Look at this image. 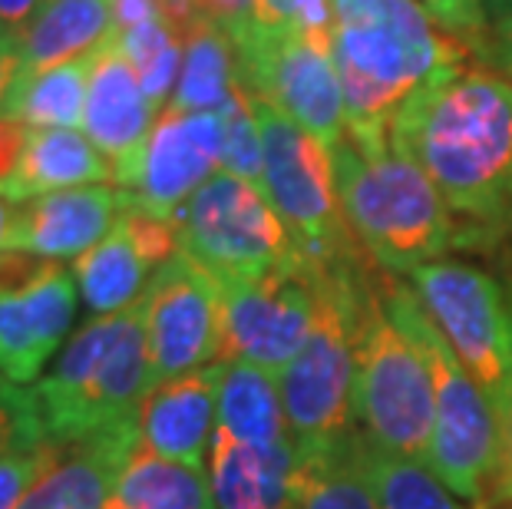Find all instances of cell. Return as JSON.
I'll use <instances>...</instances> for the list:
<instances>
[{"label":"cell","mask_w":512,"mask_h":509,"mask_svg":"<svg viewBox=\"0 0 512 509\" xmlns=\"http://www.w3.org/2000/svg\"><path fill=\"white\" fill-rule=\"evenodd\" d=\"M390 149L417 162L450 212L473 222L463 242L512 232V83L440 70L390 119Z\"/></svg>","instance_id":"obj_1"},{"label":"cell","mask_w":512,"mask_h":509,"mask_svg":"<svg viewBox=\"0 0 512 509\" xmlns=\"http://www.w3.org/2000/svg\"><path fill=\"white\" fill-rule=\"evenodd\" d=\"M347 136L364 153L390 146V119L430 77L460 67L463 50L433 30L413 0H331Z\"/></svg>","instance_id":"obj_2"},{"label":"cell","mask_w":512,"mask_h":509,"mask_svg":"<svg viewBox=\"0 0 512 509\" xmlns=\"http://www.w3.org/2000/svg\"><path fill=\"white\" fill-rule=\"evenodd\" d=\"M34 387L47 443H73L123 420H136L149 377L143 298L116 314H96L60 348L57 364Z\"/></svg>","instance_id":"obj_3"},{"label":"cell","mask_w":512,"mask_h":509,"mask_svg":"<svg viewBox=\"0 0 512 509\" xmlns=\"http://www.w3.org/2000/svg\"><path fill=\"white\" fill-rule=\"evenodd\" d=\"M331 162L347 225L380 268L410 275L460 245L450 205L417 162L390 146L364 153L351 136L331 149Z\"/></svg>","instance_id":"obj_4"},{"label":"cell","mask_w":512,"mask_h":509,"mask_svg":"<svg viewBox=\"0 0 512 509\" xmlns=\"http://www.w3.org/2000/svg\"><path fill=\"white\" fill-rule=\"evenodd\" d=\"M318 268V265H314ZM361 262L318 268V311L298 357L278 374L288 430L298 453H318L347 440L354 427L357 328L370 301Z\"/></svg>","instance_id":"obj_5"},{"label":"cell","mask_w":512,"mask_h":509,"mask_svg":"<svg viewBox=\"0 0 512 509\" xmlns=\"http://www.w3.org/2000/svg\"><path fill=\"white\" fill-rule=\"evenodd\" d=\"M384 305L420 348L433 377V440L427 467L440 476L450 493L463 500H479L503 470V437H499L493 407L486 404L483 391L466 374L427 308L420 305L417 291L390 281Z\"/></svg>","instance_id":"obj_6"},{"label":"cell","mask_w":512,"mask_h":509,"mask_svg":"<svg viewBox=\"0 0 512 509\" xmlns=\"http://www.w3.org/2000/svg\"><path fill=\"white\" fill-rule=\"evenodd\" d=\"M413 291L427 308L466 374L483 391L503 437V470L493 490L512 500V311L496 278L463 262L420 265Z\"/></svg>","instance_id":"obj_7"},{"label":"cell","mask_w":512,"mask_h":509,"mask_svg":"<svg viewBox=\"0 0 512 509\" xmlns=\"http://www.w3.org/2000/svg\"><path fill=\"white\" fill-rule=\"evenodd\" d=\"M255 103L261 126V192L285 222L304 262L318 268L354 265V229L334 182L331 149L268 103Z\"/></svg>","instance_id":"obj_8"},{"label":"cell","mask_w":512,"mask_h":509,"mask_svg":"<svg viewBox=\"0 0 512 509\" xmlns=\"http://www.w3.org/2000/svg\"><path fill=\"white\" fill-rule=\"evenodd\" d=\"M354 417L380 447L400 457L430 460L433 377L420 348L390 318L384 298L370 295L357 328Z\"/></svg>","instance_id":"obj_9"},{"label":"cell","mask_w":512,"mask_h":509,"mask_svg":"<svg viewBox=\"0 0 512 509\" xmlns=\"http://www.w3.org/2000/svg\"><path fill=\"white\" fill-rule=\"evenodd\" d=\"M176 229L182 252L219 281H261L304 262L265 192L228 172L182 205Z\"/></svg>","instance_id":"obj_10"},{"label":"cell","mask_w":512,"mask_h":509,"mask_svg":"<svg viewBox=\"0 0 512 509\" xmlns=\"http://www.w3.org/2000/svg\"><path fill=\"white\" fill-rule=\"evenodd\" d=\"M242 90L294 119L304 133L334 149L347 139V110L337 67L294 27H265L252 20L232 37Z\"/></svg>","instance_id":"obj_11"},{"label":"cell","mask_w":512,"mask_h":509,"mask_svg":"<svg viewBox=\"0 0 512 509\" xmlns=\"http://www.w3.org/2000/svg\"><path fill=\"white\" fill-rule=\"evenodd\" d=\"M222 285V361L281 374L304 348L318 311V268L298 262L261 281Z\"/></svg>","instance_id":"obj_12"},{"label":"cell","mask_w":512,"mask_h":509,"mask_svg":"<svg viewBox=\"0 0 512 509\" xmlns=\"http://www.w3.org/2000/svg\"><path fill=\"white\" fill-rule=\"evenodd\" d=\"M143 314L152 387L222 361V285L192 255L179 252L152 275Z\"/></svg>","instance_id":"obj_13"},{"label":"cell","mask_w":512,"mask_h":509,"mask_svg":"<svg viewBox=\"0 0 512 509\" xmlns=\"http://www.w3.org/2000/svg\"><path fill=\"white\" fill-rule=\"evenodd\" d=\"M225 153V116L222 113H185L166 106L149 133L143 169L133 186V205L162 219L176 212L199 192L222 166Z\"/></svg>","instance_id":"obj_14"},{"label":"cell","mask_w":512,"mask_h":509,"mask_svg":"<svg viewBox=\"0 0 512 509\" xmlns=\"http://www.w3.org/2000/svg\"><path fill=\"white\" fill-rule=\"evenodd\" d=\"M76 278L47 262L20 291L0 288V377L10 384H37L40 371L60 351L76 318Z\"/></svg>","instance_id":"obj_15"},{"label":"cell","mask_w":512,"mask_h":509,"mask_svg":"<svg viewBox=\"0 0 512 509\" xmlns=\"http://www.w3.org/2000/svg\"><path fill=\"white\" fill-rule=\"evenodd\" d=\"M156 116L159 113L152 110L136 70L129 67V60L116 50L110 37L96 50V67L83 110V129L90 136V143L113 166V182L119 189L133 192Z\"/></svg>","instance_id":"obj_16"},{"label":"cell","mask_w":512,"mask_h":509,"mask_svg":"<svg viewBox=\"0 0 512 509\" xmlns=\"http://www.w3.org/2000/svg\"><path fill=\"white\" fill-rule=\"evenodd\" d=\"M133 196L119 186H80L14 205L7 248L47 262L80 258L113 232Z\"/></svg>","instance_id":"obj_17"},{"label":"cell","mask_w":512,"mask_h":509,"mask_svg":"<svg viewBox=\"0 0 512 509\" xmlns=\"http://www.w3.org/2000/svg\"><path fill=\"white\" fill-rule=\"evenodd\" d=\"M225 361L156 384L139 407V443L156 457L205 470L219 427V387Z\"/></svg>","instance_id":"obj_18"},{"label":"cell","mask_w":512,"mask_h":509,"mask_svg":"<svg viewBox=\"0 0 512 509\" xmlns=\"http://www.w3.org/2000/svg\"><path fill=\"white\" fill-rule=\"evenodd\" d=\"M139 447V420L60 443L17 509H110L126 460Z\"/></svg>","instance_id":"obj_19"},{"label":"cell","mask_w":512,"mask_h":509,"mask_svg":"<svg viewBox=\"0 0 512 509\" xmlns=\"http://www.w3.org/2000/svg\"><path fill=\"white\" fill-rule=\"evenodd\" d=\"M209 480L215 509H298L301 460L294 440L252 447L215 427L209 447Z\"/></svg>","instance_id":"obj_20"},{"label":"cell","mask_w":512,"mask_h":509,"mask_svg":"<svg viewBox=\"0 0 512 509\" xmlns=\"http://www.w3.org/2000/svg\"><path fill=\"white\" fill-rule=\"evenodd\" d=\"M80 186H116L113 166L76 129H30L17 169L4 182L10 205Z\"/></svg>","instance_id":"obj_21"},{"label":"cell","mask_w":512,"mask_h":509,"mask_svg":"<svg viewBox=\"0 0 512 509\" xmlns=\"http://www.w3.org/2000/svg\"><path fill=\"white\" fill-rule=\"evenodd\" d=\"M113 37V0H47L24 34V70L90 57Z\"/></svg>","instance_id":"obj_22"},{"label":"cell","mask_w":512,"mask_h":509,"mask_svg":"<svg viewBox=\"0 0 512 509\" xmlns=\"http://www.w3.org/2000/svg\"><path fill=\"white\" fill-rule=\"evenodd\" d=\"M70 272L76 278V288H80L83 305L96 318V314H116L136 305L146 295L152 281L149 275H156V265L143 255V248L129 235L126 222L119 219L103 242H96L90 252L73 258Z\"/></svg>","instance_id":"obj_23"},{"label":"cell","mask_w":512,"mask_h":509,"mask_svg":"<svg viewBox=\"0 0 512 509\" xmlns=\"http://www.w3.org/2000/svg\"><path fill=\"white\" fill-rule=\"evenodd\" d=\"M219 427L252 447H278L291 440L278 377L245 361H225L219 387Z\"/></svg>","instance_id":"obj_24"},{"label":"cell","mask_w":512,"mask_h":509,"mask_svg":"<svg viewBox=\"0 0 512 509\" xmlns=\"http://www.w3.org/2000/svg\"><path fill=\"white\" fill-rule=\"evenodd\" d=\"M96 67V53L40 73H20L0 116L30 129H76L83 123L86 93Z\"/></svg>","instance_id":"obj_25"},{"label":"cell","mask_w":512,"mask_h":509,"mask_svg":"<svg viewBox=\"0 0 512 509\" xmlns=\"http://www.w3.org/2000/svg\"><path fill=\"white\" fill-rule=\"evenodd\" d=\"M182 43V73L169 106L185 113H222L238 86L232 37L212 20L199 17L185 30Z\"/></svg>","instance_id":"obj_26"},{"label":"cell","mask_w":512,"mask_h":509,"mask_svg":"<svg viewBox=\"0 0 512 509\" xmlns=\"http://www.w3.org/2000/svg\"><path fill=\"white\" fill-rule=\"evenodd\" d=\"M116 509H215L209 470L156 457L143 443L126 460L113 490Z\"/></svg>","instance_id":"obj_27"},{"label":"cell","mask_w":512,"mask_h":509,"mask_svg":"<svg viewBox=\"0 0 512 509\" xmlns=\"http://www.w3.org/2000/svg\"><path fill=\"white\" fill-rule=\"evenodd\" d=\"M357 457L374 490L377 509H460L427 463L400 457L357 430Z\"/></svg>","instance_id":"obj_28"},{"label":"cell","mask_w":512,"mask_h":509,"mask_svg":"<svg viewBox=\"0 0 512 509\" xmlns=\"http://www.w3.org/2000/svg\"><path fill=\"white\" fill-rule=\"evenodd\" d=\"M301 493L298 509H377L374 490L357 457V430L337 447L298 453Z\"/></svg>","instance_id":"obj_29"},{"label":"cell","mask_w":512,"mask_h":509,"mask_svg":"<svg viewBox=\"0 0 512 509\" xmlns=\"http://www.w3.org/2000/svg\"><path fill=\"white\" fill-rule=\"evenodd\" d=\"M113 43L129 60V67L136 70L152 110L162 113L169 106L172 93H176V83L182 73V53H185L182 37L172 30L166 17H159L133 30H119V34H113Z\"/></svg>","instance_id":"obj_30"},{"label":"cell","mask_w":512,"mask_h":509,"mask_svg":"<svg viewBox=\"0 0 512 509\" xmlns=\"http://www.w3.org/2000/svg\"><path fill=\"white\" fill-rule=\"evenodd\" d=\"M225 116V153H222V172L235 179H245L261 189V162H265V149H261V126L255 116L252 96L235 86L232 100L222 110Z\"/></svg>","instance_id":"obj_31"},{"label":"cell","mask_w":512,"mask_h":509,"mask_svg":"<svg viewBox=\"0 0 512 509\" xmlns=\"http://www.w3.org/2000/svg\"><path fill=\"white\" fill-rule=\"evenodd\" d=\"M47 443L34 387H20L0 377V460L17 450H34Z\"/></svg>","instance_id":"obj_32"},{"label":"cell","mask_w":512,"mask_h":509,"mask_svg":"<svg viewBox=\"0 0 512 509\" xmlns=\"http://www.w3.org/2000/svg\"><path fill=\"white\" fill-rule=\"evenodd\" d=\"M53 450H57V443H43V447L17 450L0 460V509L20 506L27 490L37 483V476L47 470V463L53 460Z\"/></svg>","instance_id":"obj_33"},{"label":"cell","mask_w":512,"mask_h":509,"mask_svg":"<svg viewBox=\"0 0 512 509\" xmlns=\"http://www.w3.org/2000/svg\"><path fill=\"white\" fill-rule=\"evenodd\" d=\"M423 10H427L430 20H437L446 34L466 40H479L486 27L483 0H423Z\"/></svg>","instance_id":"obj_34"},{"label":"cell","mask_w":512,"mask_h":509,"mask_svg":"<svg viewBox=\"0 0 512 509\" xmlns=\"http://www.w3.org/2000/svg\"><path fill=\"white\" fill-rule=\"evenodd\" d=\"M195 7H199V17L212 20L228 37H235L255 20V0H195Z\"/></svg>","instance_id":"obj_35"},{"label":"cell","mask_w":512,"mask_h":509,"mask_svg":"<svg viewBox=\"0 0 512 509\" xmlns=\"http://www.w3.org/2000/svg\"><path fill=\"white\" fill-rule=\"evenodd\" d=\"M27 133H30V126L0 116V189H4V182L10 179V172L17 169L20 153H24V143H27Z\"/></svg>","instance_id":"obj_36"},{"label":"cell","mask_w":512,"mask_h":509,"mask_svg":"<svg viewBox=\"0 0 512 509\" xmlns=\"http://www.w3.org/2000/svg\"><path fill=\"white\" fill-rule=\"evenodd\" d=\"M24 70V37L0 34V113L7 106V96Z\"/></svg>","instance_id":"obj_37"},{"label":"cell","mask_w":512,"mask_h":509,"mask_svg":"<svg viewBox=\"0 0 512 509\" xmlns=\"http://www.w3.org/2000/svg\"><path fill=\"white\" fill-rule=\"evenodd\" d=\"M47 0H0V34L24 37Z\"/></svg>","instance_id":"obj_38"},{"label":"cell","mask_w":512,"mask_h":509,"mask_svg":"<svg viewBox=\"0 0 512 509\" xmlns=\"http://www.w3.org/2000/svg\"><path fill=\"white\" fill-rule=\"evenodd\" d=\"M162 7L159 0H113V34L119 30H133L149 20H159Z\"/></svg>","instance_id":"obj_39"},{"label":"cell","mask_w":512,"mask_h":509,"mask_svg":"<svg viewBox=\"0 0 512 509\" xmlns=\"http://www.w3.org/2000/svg\"><path fill=\"white\" fill-rule=\"evenodd\" d=\"M483 50H486V57L493 67H499L512 77V14H506L503 20H499L489 43H483Z\"/></svg>","instance_id":"obj_40"},{"label":"cell","mask_w":512,"mask_h":509,"mask_svg":"<svg viewBox=\"0 0 512 509\" xmlns=\"http://www.w3.org/2000/svg\"><path fill=\"white\" fill-rule=\"evenodd\" d=\"M298 0H255V20L265 27H294Z\"/></svg>","instance_id":"obj_41"},{"label":"cell","mask_w":512,"mask_h":509,"mask_svg":"<svg viewBox=\"0 0 512 509\" xmlns=\"http://www.w3.org/2000/svg\"><path fill=\"white\" fill-rule=\"evenodd\" d=\"M159 7H162V17L169 20L179 37H185V30L199 20V7H195V0H159Z\"/></svg>","instance_id":"obj_42"},{"label":"cell","mask_w":512,"mask_h":509,"mask_svg":"<svg viewBox=\"0 0 512 509\" xmlns=\"http://www.w3.org/2000/svg\"><path fill=\"white\" fill-rule=\"evenodd\" d=\"M10 219H14V205L4 199L0 192V252H7V238H10Z\"/></svg>","instance_id":"obj_43"},{"label":"cell","mask_w":512,"mask_h":509,"mask_svg":"<svg viewBox=\"0 0 512 509\" xmlns=\"http://www.w3.org/2000/svg\"><path fill=\"white\" fill-rule=\"evenodd\" d=\"M499 10H506V14H512V0H496Z\"/></svg>","instance_id":"obj_44"},{"label":"cell","mask_w":512,"mask_h":509,"mask_svg":"<svg viewBox=\"0 0 512 509\" xmlns=\"http://www.w3.org/2000/svg\"><path fill=\"white\" fill-rule=\"evenodd\" d=\"M509 311H512V295H509Z\"/></svg>","instance_id":"obj_45"},{"label":"cell","mask_w":512,"mask_h":509,"mask_svg":"<svg viewBox=\"0 0 512 509\" xmlns=\"http://www.w3.org/2000/svg\"><path fill=\"white\" fill-rule=\"evenodd\" d=\"M110 509H116V506H110Z\"/></svg>","instance_id":"obj_46"}]
</instances>
